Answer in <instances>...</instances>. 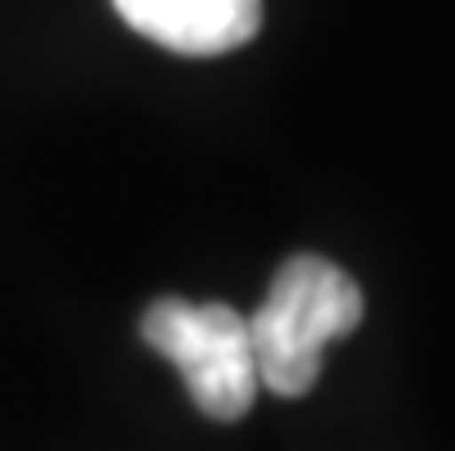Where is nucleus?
<instances>
[{"label": "nucleus", "mask_w": 455, "mask_h": 451, "mask_svg": "<svg viewBox=\"0 0 455 451\" xmlns=\"http://www.w3.org/2000/svg\"><path fill=\"white\" fill-rule=\"evenodd\" d=\"M120 19L180 56H226L262 28V0H116Z\"/></svg>", "instance_id": "nucleus-3"}, {"label": "nucleus", "mask_w": 455, "mask_h": 451, "mask_svg": "<svg viewBox=\"0 0 455 451\" xmlns=\"http://www.w3.org/2000/svg\"><path fill=\"white\" fill-rule=\"evenodd\" d=\"M143 341L180 368L194 406L207 419L249 415L258 396V364L249 341V318L230 304H189V300H156L143 313Z\"/></svg>", "instance_id": "nucleus-2"}, {"label": "nucleus", "mask_w": 455, "mask_h": 451, "mask_svg": "<svg viewBox=\"0 0 455 451\" xmlns=\"http://www.w3.org/2000/svg\"><path fill=\"white\" fill-rule=\"evenodd\" d=\"M363 318V295L336 262L299 254L276 272L262 309L249 318L258 383L276 396H304L323 374V350L350 336Z\"/></svg>", "instance_id": "nucleus-1"}]
</instances>
